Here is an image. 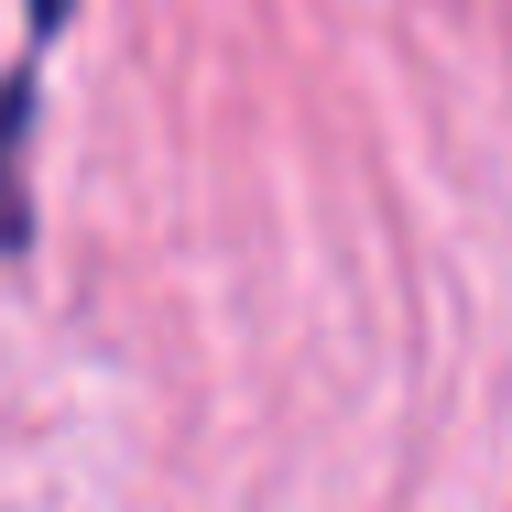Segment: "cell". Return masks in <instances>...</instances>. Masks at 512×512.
<instances>
[{
  "label": "cell",
  "mask_w": 512,
  "mask_h": 512,
  "mask_svg": "<svg viewBox=\"0 0 512 512\" xmlns=\"http://www.w3.org/2000/svg\"><path fill=\"white\" fill-rule=\"evenodd\" d=\"M22 142H33V66L0 77V251L33 240V207H22Z\"/></svg>",
  "instance_id": "1"
},
{
  "label": "cell",
  "mask_w": 512,
  "mask_h": 512,
  "mask_svg": "<svg viewBox=\"0 0 512 512\" xmlns=\"http://www.w3.org/2000/svg\"><path fill=\"white\" fill-rule=\"evenodd\" d=\"M66 11H77V0H33V33H66Z\"/></svg>",
  "instance_id": "2"
}]
</instances>
